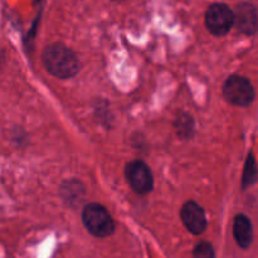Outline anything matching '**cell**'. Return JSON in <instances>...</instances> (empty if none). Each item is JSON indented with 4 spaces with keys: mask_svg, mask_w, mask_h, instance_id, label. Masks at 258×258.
Segmentation results:
<instances>
[{
    "mask_svg": "<svg viewBox=\"0 0 258 258\" xmlns=\"http://www.w3.org/2000/svg\"><path fill=\"white\" fill-rule=\"evenodd\" d=\"M206 25L214 35H226L234 25V12L222 3L211 5L206 14Z\"/></svg>",
    "mask_w": 258,
    "mask_h": 258,
    "instance_id": "4",
    "label": "cell"
},
{
    "mask_svg": "<svg viewBox=\"0 0 258 258\" xmlns=\"http://www.w3.org/2000/svg\"><path fill=\"white\" fill-rule=\"evenodd\" d=\"M67 188H66V185H63L62 190H63V194H64V198L70 199L71 201H73V199H76L77 197H76V194L77 196H81V193H82V184H80L78 181H75V180H71L67 183Z\"/></svg>",
    "mask_w": 258,
    "mask_h": 258,
    "instance_id": "12",
    "label": "cell"
},
{
    "mask_svg": "<svg viewBox=\"0 0 258 258\" xmlns=\"http://www.w3.org/2000/svg\"><path fill=\"white\" fill-rule=\"evenodd\" d=\"M257 178H258V169H257L256 160H254L253 154L249 153L246 164H244L243 176H242V186H243V189H246L247 186L256 183Z\"/></svg>",
    "mask_w": 258,
    "mask_h": 258,
    "instance_id": "9",
    "label": "cell"
},
{
    "mask_svg": "<svg viewBox=\"0 0 258 258\" xmlns=\"http://www.w3.org/2000/svg\"><path fill=\"white\" fill-rule=\"evenodd\" d=\"M234 24L239 32L252 35L258 30V13L249 3H241L234 12Z\"/></svg>",
    "mask_w": 258,
    "mask_h": 258,
    "instance_id": "7",
    "label": "cell"
},
{
    "mask_svg": "<svg viewBox=\"0 0 258 258\" xmlns=\"http://www.w3.org/2000/svg\"><path fill=\"white\" fill-rule=\"evenodd\" d=\"M82 219L86 228L96 237H108L115 231V223L112 217L103 206L91 203L83 208Z\"/></svg>",
    "mask_w": 258,
    "mask_h": 258,
    "instance_id": "2",
    "label": "cell"
},
{
    "mask_svg": "<svg viewBox=\"0 0 258 258\" xmlns=\"http://www.w3.org/2000/svg\"><path fill=\"white\" fill-rule=\"evenodd\" d=\"M181 221L189 232L201 234L207 228V217L204 209L193 201L186 202L180 211Z\"/></svg>",
    "mask_w": 258,
    "mask_h": 258,
    "instance_id": "6",
    "label": "cell"
},
{
    "mask_svg": "<svg viewBox=\"0 0 258 258\" xmlns=\"http://www.w3.org/2000/svg\"><path fill=\"white\" fill-rule=\"evenodd\" d=\"M113 2H118V3H120V2H125V0H113Z\"/></svg>",
    "mask_w": 258,
    "mask_h": 258,
    "instance_id": "13",
    "label": "cell"
},
{
    "mask_svg": "<svg viewBox=\"0 0 258 258\" xmlns=\"http://www.w3.org/2000/svg\"><path fill=\"white\" fill-rule=\"evenodd\" d=\"M43 63L48 72L57 78L67 80L80 70V63L75 53L62 43H53L43 52Z\"/></svg>",
    "mask_w": 258,
    "mask_h": 258,
    "instance_id": "1",
    "label": "cell"
},
{
    "mask_svg": "<svg viewBox=\"0 0 258 258\" xmlns=\"http://www.w3.org/2000/svg\"><path fill=\"white\" fill-rule=\"evenodd\" d=\"M193 118L186 113H181L176 120V130L180 138L188 139L193 136Z\"/></svg>",
    "mask_w": 258,
    "mask_h": 258,
    "instance_id": "10",
    "label": "cell"
},
{
    "mask_svg": "<svg viewBox=\"0 0 258 258\" xmlns=\"http://www.w3.org/2000/svg\"><path fill=\"white\" fill-rule=\"evenodd\" d=\"M125 176L128 185L138 194H148L153 190V174L144 161H130L125 168Z\"/></svg>",
    "mask_w": 258,
    "mask_h": 258,
    "instance_id": "5",
    "label": "cell"
},
{
    "mask_svg": "<svg viewBox=\"0 0 258 258\" xmlns=\"http://www.w3.org/2000/svg\"><path fill=\"white\" fill-rule=\"evenodd\" d=\"M193 256L194 258H216L213 247L208 242H201L199 244H197Z\"/></svg>",
    "mask_w": 258,
    "mask_h": 258,
    "instance_id": "11",
    "label": "cell"
},
{
    "mask_svg": "<svg viewBox=\"0 0 258 258\" xmlns=\"http://www.w3.org/2000/svg\"><path fill=\"white\" fill-rule=\"evenodd\" d=\"M223 95L229 103L239 107L249 106L254 100V90L246 77L231 76L224 83Z\"/></svg>",
    "mask_w": 258,
    "mask_h": 258,
    "instance_id": "3",
    "label": "cell"
},
{
    "mask_svg": "<svg viewBox=\"0 0 258 258\" xmlns=\"http://www.w3.org/2000/svg\"><path fill=\"white\" fill-rule=\"evenodd\" d=\"M233 234L237 243L242 248H248L253 239V229L252 223L244 214H238L233 222Z\"/></svg>",
    "mask_w": 258,
    "mask_h": 258,
    "instance_id": "8",
    "label": "cell"
}]
</instances>
